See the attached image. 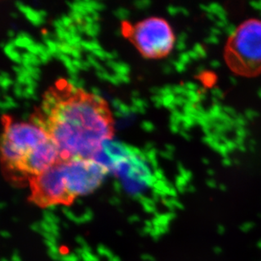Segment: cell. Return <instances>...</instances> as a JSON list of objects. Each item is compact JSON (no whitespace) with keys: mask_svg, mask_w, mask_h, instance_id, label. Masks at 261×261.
Returning a JSON list of instances; mask_svg holds the SVG:
<instances>
[{"mask_svg":"<svg viewBox=\"0 0 261 261\" xmlns=\"http://www.w3.org/2000/svg\"><path fill=\"white\" fill-rule=\"evenodd\" d=\"M10 15H11V17H13V18H17L18 17L17 14H16V13H15V12L11 13V14H10Z\"/></svg>","mask_w":261,"mask_h":261,"instance_id":"obj_52","label":"cell"},{"mask_svg":"<svg viewBox=\"0 0 261 261\" xmlns=\"http://www.w3.org/2000/svg\"><path fill=\"white\" fill-rule=\"evenodd\" d=\"M112 54H113V56H114V59H115V58H118V53L113 52Z\"/></svg>","mask_w":261,"mask_h":261,"instance_id":"obj_55","label":"cell"},{"mask_svg":"<svg viewBox=\"0 0 261 261\" xmlns=\"http://www.w3.org/2000/svg\"><path fill=\"white\" fill-rule=\"evenodd\" d=\"M114 70L115 71V74L127 75L130 69H129V66H128V64L124 63V62H117V65L114 68Z\"/></svg>","mask_w":261,"mask_h":261,"instance_id":"obj_10","label":"cell"},{"mask_svg":"<svg viewBox=\"0 0 261 261\" xmlns=\"http://www.w3.org/2000/svg\"><path fill=\"white\" fill-rule=\"evenodd\" d=\"M91 45H92V47H93V51L94 50H102L101 49V47L99 45L98 42H97V41H96V39H93L91 42ZM92 51V52H93Z\"/></svg>","mask_w":261,"mask_h":261,"instance_id":"obj_29","label":"cell"},{"mask_svg":"<svg viewBox=\"0 0 261 261\" xmlns=\"http://www.w3.org/2000/svg\"><path fill=\"white\" fill-rule=\"evenodd\" d=\"M27 49L28 50V53L32 54V55H36V56H38V55H40L39 51L37 49L36 43L31 45V46H28V47H27Z\"/></svg>","mask_w":261,"mask_h":261,"instance_id":"obj_20","label":"cell"},{"mask_svg":"<svg viewBox=\"0 0 261 261\" xmlns=\"http://www.w3.org/2000/svg\"><path fill=\"white\" fill-rule=\"evenodd\" d=\"M4 98H5V101H7V102H13V101H15L11 96H8V95H5Z\"/></svg>","mask_w":261,"mask_h":261,"instance_id":"obj_40","label":"cell"},{"mask_svg":"<svg viewBox=\"0 0 261 261\" xmlns=\"http://www.w3.org/2000/svg\"><path fill=\"white\" fill-rule=\"evenodd\" d=\"M101 146L104 153L111 159L114 163V169L118 164L124 163L126 161H128L130 156L134 155L128 149V145L123 142L107 140L104 141Z\"/></svg>","mask_w":261,"mask_h":261,"instance_id":"obj_8","label":"cell"},{"mask_svg":"<svg viewBox=\"0 0 261 261\" xmlns=\"http://www.w3.org/2000/svg\"><path fill=\"white\" fill-rule=\"evenodd\" d=\"M93 30L95 32L99 33L100 32V25H99L98 23L95 22L93 24Z\"/></svg>","mask_w":261,"mask_h":261,"instance_id":"obj_41","label":"cell"},{"mask_svg":"<svg viewBox=\"0 0 261 261\" xmlns=\"http://www.w3.org/2000/svg\"><path fill=\"white\" fill-rule=\"evenodd\" d=\"M82 48L83 49L88 50V51H93V47L91 45V42H87V41H82Z\"/></svg>","mask_w":261,"mask_h":261,"instance_id":"obj_24","label":"cell"},{"mask_svg":"<svg viewBox=\"0 0 261 261\" xmlns=\"http://www.w3.org/2000/svg\"><path fill=\"white\" fill-rule=\"evenodd\" d=\"M22 118L24 120H28V118H29V114L25 113V114H23Z\"/></svg>","mask_w":261,"mask_h":261,"instance_id":"obj_51","label":"cell"},{"mask_svg":"<svg viewBox=\"0 0 261 261\" xmlns=\"http://www.w3.org/2000/svg\"><path fill=\"white\" fill-rule=\"evenodd\" d=\"M92 55H93L94 56L98 57L99 59H102V60L106 59V57H105V51H103V50H94L93 52H92Z\"/></svg>","mask_w":261,"mask_h":261,"instance_id":"obj_22","label":"cell"},{"mask_svg":"<svg viewBox=\"0 0 261 261\" xmlns=\"http://www.w3.org/2000/svg\"><path fill=\"white\" fill-rule=\"evenodd\" d=\"M61 20L63 21L64 28H66V29L72 25V23L74 22L71 18L69 17V16H67V15H63Z\"/></svg>","mask_w":261,"mask_h":261,"instance_id":"obj_18","label":"cell"},{"mask_svg":"<svg viewBox=\"0 0 261 261\" xmlns=\"http://www.w3.org/2000/svg\"><path fill=\"white\" fill-rule=\"evenodd\" d=\"M91 6L93 8L94 10L97 11V10H104L105 9V5L101 3L96 2V1H91Z\"/></svg>","mask_w":261,"mask_h":261,"instance_id":"obj_19","label":"cell"},{"mask_svg":"<svg viewBox=\"0 0 261 261\" xmlns=\"http://www.w3.org/2000/svg\"><path fill=\"white\" fill-rule=\"evenodd\" d=\"M59 162H60L59 150L49 139L25 156L19 167L18 173L34 177L43 173Z\"/></svg>","mask_w":261,"mask_h":261,"instance_id":"obj_7","label":"cell"},{"mask_svg":"<svg viewBox=\"0 0 261 261\" xmlns=\"http://www.w3.org/2000/svg\"><path fill=\"white\" fill-rule=\"evenodd\" d=\"M30 103L29 102H25V107H29Z\"/></svg>","mask_w":261,"mask_h":261,"instance_id":"obj_56","label":"cell"},{"mask_svg":"<svg viewBox=\"0 0 261 261\" xmlns=\"http://www.w3.org/2000/svg\"><path fill=\"white\" fill-rule=\"evenodd\" d=\"M8 36L10 37V38H13V37H15V32L12 30H10V31H8Z\"/></svg>","mask_w":261,"mask_h":261,"instance_id":"obj_46","label":"cell"},{"mask_svg":"<svg viewBox=\"0 0 261 261\" xmlns=\"http://www.w3.org/2000/svg\"><path fill=\"white\" fill-rule=\"evenodd\" d=\"M77 31L80 33H85L86 32V28L84 25H76Z\"/></svg>","mask_w":261,"mask_h":261,"instance_id":"obj_38","label":"cell"},{"mask_svg":"<svg viewBox=\"0 0 261 261\" xmlns=\"http://www.w3.org/2000/svg\"><path fill=\"white\" fill-rule=\"evenodd\" d=\"M82 65H83V68H82V70H88L89 67L91 66V64L89 63L88 61H82Z\"/></svg>","mask_w":261,"mask_h":261,"instance_id":"obj_37","label":"cell"},{"mask_svg":"<svg viewBox=\"0 0 261 261\" xmlns=\"http://www.w3.org/2000/svg\"><path fill=\"white\" fill-rule=\"evenodd\" d=\"M72 63H73V65L78 69H82V68H83L82 61H81L80 59H73V60H72Z\"/></svg>","mask_w":261,"mask_h":261,"instance_id":"obj_26","label":"cell"},{"mask_svg":"<svg viewBox=\"0 0 261 261\" xmlns=\"http://www.w3.org/2000/svg\"><path fill=\"white\" fill-rule=\"evenodd\" d=\"M1 139L2 160L10 170L18 172L25 156L49 140L47 133L32 123H7Z\"/></svg>","mask_w":261,"mask_h":261,"instance_id":"obj_3","label":"cell"},{"mask_svg":"<svg viewBox=\"0 0 261 261\" xmlns=\"http://www.w3.org/2000/svg\"><path fill=\"white\" fill-rule=\"evenodd\" d=\"M153 143L152 142H147V143L145 144V147H144V150L145 151H149V150L153 149Z\"/></svg>","mask_w":261,"mask_h":261,"instance_id":"obj_35","label":"cell"},{"mask_svg":"<svg viewBox=\"0 0 261 261\" xmlns=\"http://www.w3.org/2000/svg\"><path fill=\"white\" fill-rule=\"evenodd\" d=\"M118 111L123 114V118L129 116V114H131L130 108L124 103L121 104L119 109H118Z\"/></svg>","mask_w":261,"mask_h":261,"instance_id":"obj_16","label":"cell"},{"mask_svg":"<svg viewBox=\"0 0 261 261\" xmlns=\"http://www.w3.org/2000/svg\"><path fill=\"white\" fill-rule=\"evenodd\" d=\"M223 58L236 75L254 78L261 74L260 19H248L232 31L225 44Z\"/></svg>","mask_w":261,"mask_h":261,"instance_id":"obj_2","label":"cell"},{"mask_svg":"<svg viewBox=\"0 0 261 261\" xmlns=\"http://www.w3.org/2000/svg\"><path fill=\"white\" fill-rule=\"evenodd\" d=\"M91 99H92V101H93L95 103L97 104V105H101V106L106 105V102H105L103 98H102L101 96H96V95H92V94H91Z\"/></svg>","mask_w":261,"mask_h":261,"instance_id":"obj_17","label":"cell"},{"mask_svg":"<svg viewBox=\"0 0 261 261\" xmlns=\"http://www.w3.org/2000/svg\"><path fill=\"white\" fill-rule=\"evenodd\" d=\"M91 91L92 95L100 96V94H101V91H100V90L97 87H91Z\"/></svg>","mask_w":261,"mask_h":261,"instance_id":"obj_34","label":"cell"},{"mask_svg":"<svg viewBox=\"0 0 261 261\" xmlns=\"http://www.w3.org/2000/svg\"><path fill=\"white\" fill-rule=\"evenodd\" d=\"M130 108L131 113H133V114H136V113H138L139 108L135 106V105H132V106L129 107Z\"/></svg>","mask_w":261,"mask_h":261,"instance_id":"obj_42","label":"cell"},{"mask_svg":"<svg viewBox=\"0 0 261 261\" xmlns=\"http://www.w3.org/2000/svg\"><path fill=\"white\" fill-rule=\"evenodd\" d=\"M59 100L51 118L39 115L59 150L60 162L92 159L104 141L111 139V118L99 114L97 104L88 93H69L67 98L59 96Z\"/></svg>","mask_w":261,"mask_h":261,"instance_id":"obj_1","label":"cell"},{"mask_svg":"<svg viewBox=\"0 0 261 261\" xmlns=\"http://www.w3.org/2000/svg\"><path fill=\"white\" fill-rule=\"evenodd\" d=\"M150 4H151V3H150V1H149V0L136 1V2L134 3L135 6H136L137 9H140V10H145V9L150 6Z\"/></svg>","mask_w":261,"mask_h":261,"instance_id":"obj_13","label":"cell"},{"mask_svg":"<svg viewBox=\"0 0 261 261\" xmlns=\"http://www.w3.org/2000/svg\"><path fill=\"white\" fill-rule=\"evenodd\" d=\"M15 5L18 8V10L25 15V17L30 22H32L34 25H40L45 22L44 19L41 17L38 13V10H35L29 6L23 5L21 2H15Z\"/></svg>","mask_w":261,"mask_h":261,"instance_id":"obj_9","label":"cell"},{"mask_svg":"<svg viewBox=\"0 0 261 261\" xmlns=\"http://www.w3.org/2000/svg\"><path fill=\"white\" fill-rule=\"evenodd\" d=\"M31 76H32V79H34L35 81H38V80L40 79V74H35V73L34 74H32Z\"/></svg>","mask_w":261,"mask_h":261,"instance_id":"obj_48","label":"cell"},{"mask_svg":"<svg viewBox=\"0 0 261 261\" xmlns=\"http://www.w3.org/2000/svg\"><path fill=\"white\" fill-rule=\"evenodd\" d=\"M115 34H116L117 36H120V35L122 34V31L117 30L116 32H115Z\"/></svg>","mask_w":261,"mask_h":261,"instance_id":"obj_53","label":"cell"},{"mask_svg":"<svg viewBox=\"0 0 261 261\" xmlns=\"http://www.w3.org/2000/svg\"><path fill=\"white\" fill-rule=\"evenodd\" d=\"M122 103H123V102H122L119 99L115 98L112 100V106L114 107V109H118V110Z\"/></svg>","mask_w":261,"mask_h":261,"instance_id":"obj_27","label":"cell"},{"mask_svg":"<svg viewBox=\"0 0 261 261\" xmlns=\"http://www.w3.org/2000/svg\"><path fill=\"white\" fill-rule=\"evenodd\" d=\"M128 34L145 58L167 56L174 46L173 30L161 18L146 19L130 28Z\"/></svg>","mask_w":261,"mask_h":261,"instance_id":"obj_4","label":"cell"},{"mask_svg":"<svg viewBox=\"0 0 261 261\" xmlns=\"http://www.w3.org/2000/svg\"><path fill=\"white\" fill-rule=\"evenodd\" d=\"M114 15L118 17L119 20H126L129 15V11L126 10L125 8H118V10L114 11Z\"/></svg>","mask_w":261,"mask_h":261,"instance_id":"obj_11","label":"cell"},{"mask_svg":"<svg viewBox=\"0 0 261 261\" xmlns=\"http://www.w3.org/2000/svg\"><path fill=\"white\" fill-rule=\"evenodd\" d=\"M32 194L30 201L42 208L73 203L74 198L67 189L61 162L41 174L30 178Z\"/></svg>","mask_w":261,"mask_h":261,"instance_id":"obj_5","label":"cell"},{"mask_svg":"<svg viewBox=\"0 0 261 261\" xmlns=\"http://www.w3.org/2000/svg\"><path fill=\"white\" fill-rule=\"evenodd\" d=\"M38 13H39L40 16L42 18L45 17L47 15V12L43 10H38Z\"/></svg>","mask_w":261,"mask_h":261,"instance_id":"obj_43","label":"cell"},{"mask_svg":"<svg viewBox=\"0 0 261 261\" xmlns=\"http://www.w3.org/2000/svg\"><path fill=\"white\" fill-rule=\"evenodd\" d=\"M150 100H151L154 103H155V102H158V101H163V98H162L160 96H158V95H153V96L150 97Z\"/></svg>","mask_w":261,"mask_h":261,"instance_id":"obj_32","label":"cell"},{"mask_svg":"<svg viewBox=\"0 0 261 261\" xmlns=\"http://www.w3.org/2000/svg\"><path fill=\"white\" fill-rule=\"evenodd\" d=\"M114 116L117 117V118H123V114L118 111V110L114 113Z\"/></svg>","mask_w":261,"mask_h":261,"instance_id":"obj_47","label":"cell"},{"mask_svg":"<svg viewBox=\"0 0 261 261\" xmlns=\"http://www.w3.org/2000/svg\"><path fill=\"white\" fill-rule=\"evenodd\" d=\"M138 113H140V114H145V108H139Z\"/></svg>","mask_w":261,"mask_h":261,"instance_id":"obj_50","label":"cell"},{"mask_svg":"<svg viewBox=\"0 0 261 261\" xmlns=\"http://www.w3.org/2000/svg\"><path fill=\"white\" fill-rule=\"evenodd\" d=\"M150 165L152 166L153 168H155L158 167V161L155 160L150 161Z\"/></svg>","mask_w":261,"mask_h":261,"instance_id":"obj_45","label":"cell"},{"mask_svg":"<svg viewBox=\"0 0 261 261\" xmlns=\"http://www.w3.org/2000/svg\"><path fill=\"white\" fill-rule=\"evenodd\" d=\"M109 82L110 83H112L113 85H118L120 84L121 82H119V80L118 79V77L115 75V74H112L110 75V78H109Z\"/></svg>","mask_w":261,"mask_h":261,"instance_id":"obj_25","label":"cell"},{"mask_svg":"<svg viewBox=\"0 0 261 261\" xmlns=\"http://www.w3.org/2000/svg\"><path fill=\"white\" fill-rule=\"evenodd\" d=\"M1 78H10V75H9L7 72L3 71L1 73Z\"/></svg>","mask_w":261,"mask_h":261,"instance_id":"obj_49","label":"cell"},{"mask_svg":"<svg viewBox=\"0 0 261 261\" xmlns=\"http://www.w3.org/2000/svg\"><path fill=\"white\" fill-rule=\"evenodd\" d=\"M106 64L109 68H111V69H114L117 65V62H115L114 60L112 59V60H107Z\"/></svg>","mask_w":261,"mask_h":261,"instance_id":"obj_31","label":"cell"},{"mask_svg":"<svg viewBox=\"0 0 261 261\" xmlns=\"http://www.w3.org/2000/svg\"><path fill=\"white\" fill-rule=\"evenodd\" d=\"M31 98L33 99V100H35V101H37L38 100V97H37V95L35 94V95H33V96H32V97Z\"/></svg>","mask_w":261,"mask_h":261,"instance_id":"obj_54","label":"cell"},{"mask_svg":"<svg viewBox=\"0 0 261 261\" xmlns=\"http://www.w3.org/2000/svg\"><path fill=\"white\" fill-rule=\"evenodd\" d=\"M91 16H92V18H93L94 20H95L96 22V20H98L99 14L98 12H97V11H94V12L92 13V14H91Z\"/></svg>","mask_w":261,"mask_h":261,"instance_id":"obj_39","label":"cell"},{"mask_svg":"<svg viewBox=\"0 0 261 261\" xmlns=\"http://www.w3.org/2000/svg\"><path fill=\"white\" fill-rule=\"evenodd\" d=\"M132 97H136V98H139V96H140V92L138 91H132Z\"/></svg>","mask_w":261,"mask_h":261,"instance_id":"obj_44","label":"cell"},{"mask_svg":"<svg viewBox=\"0 0 261 261\" xmlns=\"http://www.w3.org/2000/svg\"><path fill=\"white\" fill-rule=\"evenodd\" d=\"M25 91H27L28 94H29L30 96H31V97H32V96H33V95H35L34 87H27V88L25 89Z\"/></svg>","mask_w":261,"mask_h":261,"instance_id":"obj_33","label":"cell"},{"mask_svg":"<svg viewBox=\"0 0 261 261\" xmlns=\"http://www.w3.org/2000/svg\"><path fill=\"white\" fill-rule=\"evenodd\" d=\"M84 21L86 22V24H94V23L96 22L95 20H94L93 18L91 15H86L84 17Z\"/></svg>","mask_w":261,"mask_h":261,"instance_id":"obj_30","label":"cell"},{"mask_svg":"<svg viewBox=\"0 0 261 261\" xmlns=\"http://www.w3.org/2000/svg\"><path fill=\"white\" fill-rule=\"evenodd\" d=\"M61 163L67 189L74 199L93 192L109 173L92 159H72Z\"/></svg>","mask_w":261,"mask_h":261,"instance_id":"obj_6","label":"cell"},{"mask_svg":"<svg viewBox=\"0 0 261 261\" xmlns=\"http://www.w3.org/2000/svg\"><path fill=\"white\" fill-rule=\"evenodd\" d=\"M141 128H142V129H144V130L146 131V132H151V131L155 129V126H154V124H153L151 122L143 121L142 123H141Z\"/></svg>","mask_w":261,"mask_h":261,"instance_id":"obj_15","label":"cell"},{"mask_svg":"<svg viewBox=\"0 0 261 261\" xmlns=\"http://www.w3.org/2000/svg\"><path fill=\"white\" fill-rule=\"evenodd\" d=\"M12 80H10V78H1L0 79V84H1V87H2V91H7L8 87H10V85H12Z\"/></svg>","mask_w":261,"mask_h":261,"instance_id":"obj_14","label":"cell"},{"mask_svg":"<svg viewBox=\"0 0 261 261\" xmlns=\"http://www.w3.org/2000/svg\"><path fill=\"white\" fill-rule=\"evenodd\" d=\"M72 57L74 58V59H79L80 58L82 57V55H81V51L80 50L75 49L74 48L73 51L71 53Z\"/></svg>","mask_w":261,"mask_h":261,"instance_id":"obj_28","label":"cell"},{"mask_svg":"<svg viewBox=\"0 0 261 261\" xmlns=\"http://www.w3.org/2000/svg\"><path fill=\"white\" fill-rule=\"evenodd\" d=\"M150 91L153 95H158L159 96V94H160V89L158 88V87H151L150 89Z\"/></svg>","mask_w":261,"mask_h":261,"instance_id":"obj_36","label":"cell"},{"mask_svg":"<svg viewBox=\"0 0 261 261\" xmlns=\"http://www.w3.org/2000/svg\"><path fill=\"white\" fill-rule=\"evenodd\" d=\"M96 75H97V77L100 78L101 80H104V81H109L111 74H109V73H108L107 71H96Z\"/></svg>","mask_w":261,"mask_h":261,"instance_id":"obj_21","label":"cell"},{"mask_svg":"<svg viewBox=\"0 0 261 261\" xmlns=\"http://www.w3.org/2000/svg\"><path fill=\"white\" fill-rule=\"evenodd\" d=\"M8 57L10 58L11 60L15 62L16 64H22V58L21 55H20V53H18L16 50H14L12 52H10V54H8Z\"/></svg>","mask_w":261,"mask_h":261,"instance_id":"obj_12","label":"cell"},{"mask_svg":"<svg viewBox=\"0 0 261 261\" xmlns=\"http://www.w3.org/2000/svg\"><path fill=\"white\" fill-rule=\"evenodd\" d=\"M25 86H28V87H34V88H36L37 86V82H36L34 79H32V76L28 77V78L25 79Z\"/></svg>","mask_w":261,"mask_h":261,"instance_id":"obj_23","label":"cell"}]
</instances>
